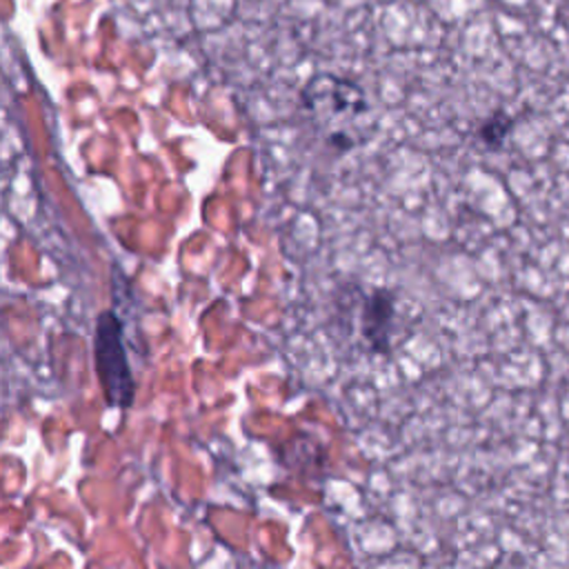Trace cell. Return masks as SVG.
Returning <instances> with one entry per match:
<instances>
[{
  "label": "cell",
  "mask_w": 569,
  "mask_h": 569,
  "mask_svg": "<svg viewBox=\"0 0 569 569\" xmlns=\"http://www.w3.org/2000/svg\"><path fill=\"white\" fill-rule=\"evenodd\" d=\"M300 100L302 109L325 127L327 144L338 153L356 147L349 124L369 113L367 96L358 82L333 73H318L305 84Z\"/></svg>",
  "instance_id": "obj_1"
},
{
  "label": "cell",
  "mask_w": 569,
  "mask_h": 569,
  "mask_svg": "<svg viewBox=\"0 0 569 569\" xmlns=\"http://www.w3.org/2000/svg\"><path fill=\"white\" fill-rule=\"evenodd\" d=\"M93 367L104 402L116 409H129L136 398V378L124 347V327L113 309H104L96 318Z\"/></svg>",
  "instance_id": "obj_2"
},
{
  "label": "cell",
  "mask_w": 569,
  "mask_h": 569,
  "mask_svg": "<svg viewBox=\"0 0 569 569\" xmlns=\"http://www.w3.org/2000/svg\"><path fill=\"white\" fill-rule=\"evenodd\" d=\"M396 320V300L389 289H373L362 302L360 333L373 353H389Z\"/></svg>",
  "instance_id": "obj_3"
},
{
  "label": "cell",
  "mask_w": 569,
  "mask_h": 569,
  "mask_svg": "<svg viewBox=\"0 0 569 569\" xmlns=\"http://www.w3.org/2000/svg\"><path fill=\"white\" fill-rule=\"evenodd\" d=\"M511 127H513V120H511L507 113L496 111V113H491V116L480 124L478 138H480V142H482L487 149H498V147L505 142V138L509 136Z\"/></svg>",
  "instance_id": "obj_4"
}]
</instances>
